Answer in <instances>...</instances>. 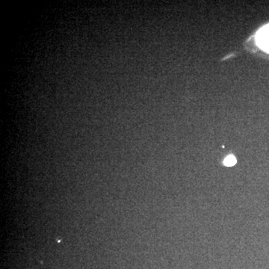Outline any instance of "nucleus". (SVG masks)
Returning <instances> with one entry per match:
<instances>
[{
	"instance_id": "f03ea898",
	"label": "nucleus",
	"mask_w": 269,
	"mask_h": 269,
	"mask_svg": "<svg viewBox=\"0 0 269 269\" xmlns=\"http://www.w3.org/2000/svg\"><path fill=\"white\" fill-rule=\"evenodd\" d=\"M224 163L226 166H233L236 163V158L234 157L233 156L230 155V156H228L227 157H226Z\"/></svg>"
},
{
	"instance_id": "f257e3e1",
	"label": "nucleus",
	"mask_w": 269,
	"mask_h": 269,
	"mask_svg": "<svg viewBox=\"0 0 269 269\" xmlns=\"http://www.w3.org/2000/svg\"><path fill=\"white\" fill-rule=\"evenodd\" d=\"M260 43L265 49L269 50V28L265 29L260 34Z\"/></svg>"
}]
</instances>
